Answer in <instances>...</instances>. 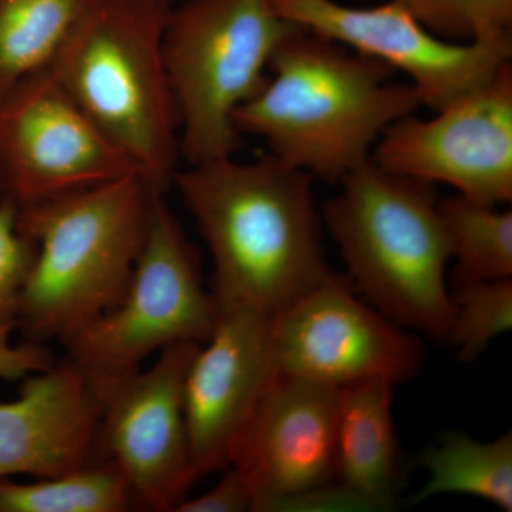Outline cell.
Segmentation results:
<instances>
[{
	"label": "cell",
	"mask_w": 512,
	"mask_h": 512,
	"mask_svg": "<svg viewBox=\"0 0 512 512\" xmlns=\"http://www.w3.org/2000/svg\"><path fill=\"white\" fill-rule=\"evenodd\" d=\"M301 29L275 0H183L171 8L163 55L188 165L234 156L235 111L262 89L276 50Z\"/></svg>",
	"instance_id": "cell-6"
},
{
	"label": "cell",
	"mask_w": 512,
	"mask_h": 512,
	"mask_svg": "<svg viewBox=\"0 0 512 512\" xmlns=\"http://www.w3.org/2000/svg\"><path fill=\"white\" fill-rule=\"evenodd\" d=\"M463 195L440 201L451 259L453 288L512 279V212Z\"/></svg>",
	"instance_id": "cell-19"
},
{
	"label": "cell",
	"mask_w": 512,
	"mask_h": 512,
	"mask_svg": "<svg viewBox=\"0 0 512 512\" xmlns=\"http://www.w3.org/2000/svg\"><path fill=\"white\" fill-rule=\"evenodd\" d=\"M133 173H140L137 165L93 126L50 70L0 97V204L20 212Z\"/></svg>",
	"instance_id": "cell-8"
},
{
	"label": "cell",
	"mask_w": 512,
	"mask_h": 512,
	"mask_svg": "<svg viewBox=\"0 0 512 512\" xmlns=\"http://www.w3.org/2000/svg\"><path fill=\"white\" fill-rule=\"evenodd\" d=\"M348 275L330 271L274 318L275 376L342 387L416 379L424 346L413 332L360 301Z\"/></svg>",
	"instance_id": "cell-9"
},
{
	"label": "cell",
	"mask_w": 512,
	"mask_h": 512,
	"mask_svg": "<svg viewBox=\"0 0 512 512\" xmlns=\"http://www.w3.org/2000/svg\"><path fill=\"white\" fill-rule=\"evenodd\" d=\"M274 318L220 309L210 339L188 369L184 410L195 480L227 470L256 406L275 377Z\"/></svg>",
	"instance_id": "cell-13"
},
{
	"label": "cell",
	"mask_w": 512,
	"mask_h": 512,
	"mask_svg": "<svg viewBox=\"0 0 512 512\" xmlns=\"http://www.w3.org/2000/svg\"><path fill=\"white\" fill-rule=\"evenodd\" d=\"M224 476L200 497H187L175 512H245L252 511L254 498L244 478L235 468L222 471Z\"/></svg>",
	"instance_id": "cell-25"
},
{
	"label": "cell",
	"mask_w": 512,
	"mask_h": 512,
	"mask_svg": "<svg viewBox=\"0 0 512 512\" xmlns=\"http://www.w3.org/2000/svg\"><path fill=\"white\" fill-rule=\"evenodd\" d=\"M200 343L181 342L158 353L150 369L127 377L103 403L92 460L126 478L137 510L175 512L194 484L184 387Z\"/></svg>",
	"instance_id": "cell-10"
},
{
	"label": "cell",
	"mask_w": 512,
	"mask_h": 512,
	"mask_svg": "<svg viewBox=\"0 0 512 512\" xmlns=\"http://www.w3.org/2000/svg\"><path fill=\"white\" fill-rule=\"evenodd\" d=\"M339 394L301 377L269 383L229 466L248 484L252 511H284L299 495L335 483Z\"/></svg>",
	"instance_id": "cell-14"
},
{
	"label": "cell",
	"mask_w": 512,
	"mask_h": 512,
	"mask_svg": "<svg viewBox=\"0 0 512 512\" xmlns=\"http://www.w3.org/2000/svg\"><path fill=\"white\" fill-rule=\"evenodd\" d=\"M35 258V242L20 231L18 212L0 204V326L15 325L20 295Z\"/></svg>",
	"instance_id": "cell-23"
},
{
	"label": "cell",
	"mask_w": 512,
	"mask_h": 512,
	"mask_svg": "<svg viewBox=\"0 0 512 512\" xmlns=\"http://www.w3.org/2000/svg\"><path fill=\"white\" fill-rule=\"evenodd\" d=\"M393 387L373 379L342 387L335 433V483L369 511L390 510L399 480Z\"/></svg>",
	"instance_id": "cell-16"
},
{
	"label": "cell",
	"mask_w": 512,
	"mask_h": 512,
	"mask_svg": "<svg viewBox=\"0 0 512 512\" xmlns=\"http://www.w3.org/2000/svg\"><path fill=\"white\" fill-rule=\"evenodd\" d=\"M419 20L424 28L450 42L511 33L512 0H394Z\"/></svg>",
	"instance_id": "cell-22"
},
{
	"label": "cell",
	"mask_w": 512,
	"mask_h": 512,
	"mask_svg": "<svg viewBox=\"0 0 512 512\" xmlns=\"http://www.w3.org/2000/svg\"><path fill=\"white\" fill-rule=\"evenodd\" d=\"M285 19L409 74L433 111L476 92L511 62V33L457 43L431 33L400 3L350 8L335 0H275Z\"/></svg>",
	"instance_id": "cell-11"
},
{
	"label": "cell",
	"mask_w": 512,
	"mask_h": 512,
	"mask_svg": "<svg viewBox=\"0 0 512 512\" xmlns=\"http://www.w3.org/2000/svg\"><path fill=\"white\" fill-rule=\"evenodd\" d=\"M164 195L154 198L123 298L60 342L103 403L154 353L181 342L204 345L220 318L202 281L200 254Z\"/></svg>",
	"instance_id": "cell-7"
},
{
	"label": "cell",
	"mask_w": 512,
	"mask_h": 512,
	"mask_svg": "<svg viewBox=\"0 0 512 512\" xmlns=\"http://www.w3.org/2000/svg\"><path fill=\"white\" fill-rule=\"evenodd\" d=\"M447 345L473 362L495 338L512 328V279L456 286Z\"/></svg>",
	"instance_id": "cell-21"
},
{
	"label": "cell",
	"mask_w": 512,
	"mask_h": 512,
	"mask_svg": "<svg viewBox=\"0 0 512 512\" xmlns=\"http://www.w3.org/2000/svg\"><path fill=\"white\" fill-rule=\"evenodd\" d=\"M269 70L262 89L235 111V127L328 183L369 160L383 131L423 106L413 84L390 83L396 70L389 64L305 28L278 47Z\"/></svg>",
	"instance_id": "cell-2"
},
{
	"label": "cell",
	"mask_w": 512,
	"mask_h": 512,
	"mask_svg": "<svg viewBox=\"0 0 512 512\" xmlns=\"http://www.w3.org/2000/svg\"><path fill=\"white\" fill-rule=\"evenodd\" d=\"M99 0H0V97L53 66Z\"/></svg>",
	"instance_id": "cell-17"
},
{
	"label": "cell",
	"mask_w": 512,
	"mask_h": 512,
	"mask_svg": "<svg viewBox=\"0 0 512 512\" xmlns=\"http://www.w3.org/2000/svg\"><path fill=\"white\" fill-rule=\"evenodd\" d=\"M138 511L133 491L119 470L106 461L35 483L0 480V512H127Z\"/></svg>",
	"instance_id": "cell-20"
},
{
	"label": "cell",
	"mask_w": 512,
	"mask_h": 512,
	"mask_svg": "<svg viewBox=\"0 0 512 512\" xmlns=\"http://www.w3.org/2000/svg\"><path fill=\"white\" fill-rule=\"evenodd\" d=\"M157 194L133 173L18 212L36 245L16 312L23 340L62 342L120 302Z\"/></svg>",
	"instance_id": "cell-3"
},
{
	"label": "cell",
	"mask_w": 512,
	"mask_h": 512,
	"mask_svg": "<svg viewBox=\"0 0 512 512\" xmlns=\"http://www.w3.org/2000/svg\"><path fill=\"white\" fill-rule=\"evenodd\" d=\"M420 463L430 478L413 503L443 494H464L512 511V434L478 441L458 431L427 448Z\"/></svg>",
	"instance_id": "cell-18"
},
{
	"label": "cell",
	"mask_w": 512,
	"mask_h": 512,
	"mask_svg": "<svg viewBox=\"0 0 512 512\" xmlns=\"http://www.w3.org/2000/svg\"><path fill=\"white\" fill-rule=\"evenodd\" d=\"M312 183L272 154L178 170L173 185L210 249L218 308L275 318L329 274Z\"/></svg>",
	"instance_id": "cell-1"
},
{
	"label": "cell",
	"mask_w": 512,
	"mask_h": 512,
	"mask_svg": "<svg viewBox=\"0 0 512 512\" xmlns=\"http://www.w3.org/2000/svg\"><path fill=\"white\" fill-rule=\"evenodd\" d=\"M15 330V325L0 326V379L16 382L55 365V355L46 343L22 340L13 345L12 333Z\"/></svg>",
	"instance_id": "cell-24"
},
{
	"label": "cell",
	"mask_w": 512,
	"mask_h": 512,
	"mask_svg": "<svg viewBox=\"0 0 512 512\" xmlns=\"http://www.w3.org/2000/svg\"><path fill=\"white\" fill-rule=\"evenodd\" d=\"M170 10L138 0H99L50 67L84 116L164 194L181 160L163 55Z\"/></svg>",
	"instance_id": "cell-5"
},
{
	"label": "cell",
	"mask_w": 512,
	"mask_h": 512,
	"mask_svg": "<svg viewBox=\"0 0 512 512\" xmlns=\"http://www.w3.org/2000/svg\"><path fill=\"white\" fill-rule=\"evenodd\" d=\"M340 184L323 214L356 292L396 325L446 343L451 254L434 185L383 170L372 157Z\"/></svg>",
	"instance_id": "cell-4"
},
{
	"label": "cell",
	"mask_w": 512,
	"mask_h": 512,
	"mask_svg": "<svg viewBox=\"0 0 512 512\" xmlns=\"http://www.w3.org/2000/svg\"><path fill=\"white\" fill-rule=\"evenodd\" d=\"M103 400L69 359L23 379L0 403V480L56 477L92 461Z\"/></svg>",
	"instance_id": "cell-15"
},
{
	"label": "cell",
	"mask_w": 512,
	"mask_h": 512,
	"mask_svg": "<svg viewBox=\"0 0 512 512\" xmlns=\"http://www.w3.org/2000/svg\"><path fill=\"white\" fill-rule=\"evenodd\" d=\"M373 161L390 173L443 183L458 195L500 205L512 200V66L430 120L387 127Z\"/></svg>",
	"instance_id": "cell-12"
},
{
	"label": "cell",
	"mask_w": 512,
	"mask_h": 512,
	"mask_svg": "<svg viewBox=\"0 0 512 512\" xmlns=\"http://www.w3.org/2000/svg\"><path fill=\"white\" fill-rule=\"evenodd\" d=\"M138 2L148 3V5L161 6V8L171 9L174 8L177 3L183 2V0H138Z\"/></svg>",
	"instance_id": "cell-26"
}]
</instances>
